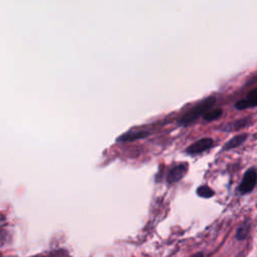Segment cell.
<instances>
[{
	"instance_id": "obj_1",
	"label": "cell",
	"mask_w": 257,
	"mask_h": 257,
	"mask_svg": "<svg viewBox=\"0 0 257 257\" xmlns=\"http://www.w3.org/2000/svg\"><path fill=\"white\" fill-rule=\"evenodd\" d=\"M216 102L215 96H209L199 103H197L195 106H193L191 109H189L187 112H185L179 119V124L181 125H188L191 122L195 121L199 116L204 114L208 109H210Z\"/></svg>"
},
{
	"instance_id": "obj_12",
	"label": "cell",
	"mask_w": 257,
	"mask_h": 257,
	"mask_svg": "<svg viewBox=\"0 0 257 257\" xmlns=\"http://www.w3.org/2000/svg\"><path fill=\"white\" fill-rule=\"evenodd\" d=\"M252 104L253 107L256 106L257 104V89L256 88H253L249 91V93L247 94V97H246Z\"/></svg>"
},
{
	"instance_id": "obj_11",
	"label": "cell",
	"mask_w": 257,
	"mask_h": 257,
	"mask_svg": "<svg viewBox=\"0 0 257 257\" xmlns=\"http://www.w3.org/2000/svg\"><path fill=\"white\" fill-rule=\"evenodd\" d=\"M249 107H253L251 102L247 99V98H243V99H239L236 103H235V108L238 110H243Z\"/></svg>"
},
{
	"instance_id": "obj_3",
	"label": "cell",
	"mask_w": 257,
	"mask_h": 257,
	"mask_svg": "<svg viewBox=\"0 0 257 257\" xmlns=\"http://www.w3.org/2000/svg\"><path fill=\"white\" fill-rule=\"evenodd\" d=\"M212 146H213V140L211 138H203L193 143L192 145H190L186 149V152L190 155H197L209 150Z\"/></svg>"
},
{
	"instance_id": "obj_16",
	"label": "cell",
	"mask_w": 257,
	"mask_h": 257,
	"mask_svg": "<svg viewBox=\"0 0 257 257\" xmlns=\"http://www.w3.org/2000/svg\"><path fill=\"white\" fill-rule=\"evenodd\" d=\"M43 257H45V256H43Z\"/></svg>"
},
{
	"instance_id": "obj_6",
	"label": "cell",
	"mask_w": 257,
	"mask_h": 257,
	"mask_svg": "<svg viewBox=\"0 0 257 257\" xmlns=\"http://www.w3.org/2000/svg\"><path fill=\"white\" fill-rule=\"evenodd\" d=\"M247 137H248L247 134H240V135L233 137L224 145L223 150H230V149H234V148L240 146L241 144L244 143V141L247 139Z\"/></svg>"
},
{
	"instance_id": "obj_9",
	"label": "cell",
	"mask_w": 257,
	"mask_h": 257,
	"mask_svg": "<svg viewBox=\"0 0 257 257\" xmlns=\"http://www.w3.org/2000/svg\"><path fill=\"white\" fill-rule=\"evenodd\" d=\"M249 230H250V222H244L237 230L236 232V239L237 240H244L248 233H249Z\"/></svg>"
},
{
	"instance_id": "obj_13",
	"label": "cell",
	"mask_w": 257,
	"mask_h": 257,
	"mask_svg": "<svg viewBox=\"0 0 257 257\" xmlns=\"http://www.w3.org/2000/svg\"><path fill=\"white\" fill-rule=\"evenodd\" d=\"M6 236H7L6 229L3 228V227H0V242H2L5 239Z\"/></svg>"
},
{
	"instance_id": "obj_15",
	"label": "cell",
	"mask_w": 257,
	"mask_h": 257,
	"mask_svg": "<svg viewBox=\"0 0 257 257\" xmlns=\"http://www.w3.org/2000/svg\"><path fill=\"white\" fill-rule=\"evenodd\" d=\"M30 257H43L42 255H35V256H30Z\"/></svg>"
},
{
	"instance_id": "obj_7",
	"label": "cell",
	"mask_w": 257,
	"mask_h": 257,
	"mask_svg": "<svg viewBox=\"0 0 257 257\" xmlns=\"http://www.w3.org/2000/svg\"><path fill=\"white\" fill-rule=\"evenodd\" d=\"M223 113L222 108H213V109H208L204 114H203V118L206 121H212L215 120L217 118H219Z\"/></svg>"
},
{
	"instance_id": "obj_14",
	"label": "cell",
	"mask_w": 257,
	"mask_h": 257,
	"mask_svg": "<svg viewBox=\"0 0 257 257\" xmlns=\"http://www.w3.org/2000/svg\"><path fill=\"white\" fill-rule=\"evenodd\" d=\"M192 257H203V253L202 252H198V253H196L194 256H192Z\"/></svg>"
},
{
	"instance_id": "obj_4",
	"label": "cell",
	"mask_w": 257,
	"mask_h": 257,
	"mask_svg": "<svg viewBox=\"0 0 257 257\" xmlns=\"http://www.w3.org/2000/svg\"><path fill=\"white\" fill-rule=\"evenodd\" d=\"M188 171V163H181L173 167L167 176V182L169 184H174L179 182Z\"/></svg>"
},
{
	"instance_id": "obj_5",
	"label": "cell",
	"mask_w": 257,
	"mask_h": 257,
	"mask_svg": "<svg viewBox=\"0 0 257 257\" xmlns=\"http://www.w3.org/2000/svg\"><path fill=\"white\" fill-rule=\"evenodd\" d=\"M150 136L149 132L146 131H137V132H127L123 135L116 138V142H133L141 139H145Z\"/></svg>"
},
{
	"instance_id": "obj_8",
	"label": "cell",
	"mask_w": 257,
	"mask_h": 257,
	"mask_svg": "<svg viewBox=\"0 0 257 257\" xmlns=\"http://www.w3.org/2000/svg\"><path fill=\"white\" fill-rule=\"evenodd\" d=\"M250 123V118L249 117H245V118H241L238 119L232 123H229L226 127H224L225 131H234V130H238L244 126H247Z\"/></svg>"
},
{
	"instance_id": "obj_10",
	"label": "cell",
	"mask_w": 257,
	"mask_h": 257,
	"mask_svg": "<svg viewBox=\"0 0 257 257\" xmlns=\"http://www.w3.org/2000/svg\"><path fill=\"white\" fill-rule=\"evenodd\" d=\"M196 193H197V195H198L199 197L205 198V199L211 198V197H213V195H214V191H213L210 187H208V186H206V185H203V186L198 187Z\"/></svg>"
},
{
	"instance_id": "obj_2",
	"label": "cell",
	"mask_w": 257,
	"mask_h": 257,
	"mask_svg": "<svg viewBox=\"0 0 257 257\" xmlns=\"http://www.w3.org/2000/svg\"><path fill=\"white\" fill-rule=\"evenodd\" d=\"M256 181H257L256 170L254 168L248 169L242 178L241 184L238 187V191L241 194H248L252 192L256 186Z\"/></svg>"
}]
</instances>
